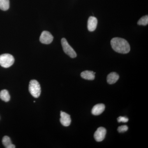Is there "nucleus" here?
<instances>
[{
	"mask_svg": "<svg viewBox=\"0 0 148 148\" xmlns=\"http://www.w3.org/2000/svg\"><path fill=\"white\" fill-rule=\"evenodd\" d=\"M112 48L118 53H127L130 51L129 44L124 39L120 38H113L111 41Z\"/></svg>",
	"mask_w": 148,
	"mask_h": 148,
	"instance_id": "obj_1",
	"label": "nucleus"
},
{
	"mask_svg": "<svg viewBox=\"0 0 148 148\" xmlns=\"http://www.w3.org/2000/svg\"><path fill=\"white\" fill-rule=\"evenodd\" d=\"M29 91L35 98H38L41 93L40 86L36 80H32L29 83Z\"/></svg>",
	"mask_w": 148,
	"mask_h": 148,
	"instance_id": "obj_2",
	"label": "nucleus"
},
{
	"mask_svg": "<svg viewBox=\"0 0 148 148\" xmlns=\"http://www.w3.org/2000/svg\"><path fill=\"white\" fill-rule=\"evenodd\" d=\"M14 58L9 53H4L0 55V65L4 68H8L13 65Z\"/></svg>",
	"mask_w": 148,
	"mask_h": 148,
	"instance_id": "obj_3",
	"label": "nucleus"
},
{
	"mask_svg": "<svg viewBox=\"0 0 148 148\" xmlns=\"http://www.w3.org/2000/svg\"><path fill=\"white\" fill-rule=\"evenodd\" d=\"M61 42L64 52L71 58H75L77 56V53L69 45L66 39L65 38H62L61 39Z\"/></svg>",
	"mask_w": 148,
	"mask_h": 148,
	"instance_id": "obj_4",
	"label": "nucleus"
},
{
	"mask_svg": "<svg viewBox=\"0 0 148 148\" xmlns=\"http://www.w3.org/2000/svg\"><path fill=\"white\" fill-rule=\"evenodd\" d=\"M53 37L50 32L44 31L40 38V42L45 44H49L53 41Z\"/></svg>",
	"mask_w": 148,
	"mask_h": 148,
	"instance_id": "obj_5",
	"label": "nucleus"
},
{
	"mask_svg": "<svg viewBox=\"0 0 148 148\" xmlns=\"http://www.w3.org/2000/svg\"><path fill=\"white\" fill-rule=\"evenodd\" d=\"M106 130L104 127H101L98 128L94 135V138L97 142H100L105 139L106 134Z\"/></svg>",
	"mask_w": 148,
	"mask_h": 148,
	"instance_id": "obj_6",
	"label": "nucleus"
},
{
	"mask_svg": "<svg viewBox=\"0 0 148 148\" xmlns=\"http://www.w3.org/2000/svg\"><path fill=\"white\" fill-rule=\"evenodd\" d=\"M60 116H61L60 122L61 124L66 127L69 126L71 122V119L70 115L65 112L61 111Z\"/></svg>",
	"mask_w": 148,
	"mask_h": 148,
	"instance_id": "obj_7",
	"label": "nucleus"
},
{
	"mask_svg": "<svg viewBox=\"0 0 148 148\" xmlns=\"http://www.w3.org/2000/svg\"><path fill=\"white\" fill-rule=\"evenodd\" d=\"M98 24V20L96 17L90 16L88 21L87 27L89 32H92L95 31Z\"/></svg>",
	"mask_w": 148,
	"mask_h": 148,
	"instance_id": "obj_8",
	"label": "nucleus"
},
{
	"mask_svg": "<svg viewBox=\"0 0 148 148\" xmlns=\"http://www.w3.org/2000/svg\"><path fill=\"white\" fill-rule=\"evenodd\" d=\"M105 109V106L104 104H97L92 108L91 112L94 115H99L104 112Z\"/></svg>",
	"mask_w": 148,
	"mask_h": 148,
	"instance_id": "obj_9",
	"label": "nucleus"
},
{
	"mask_svg": "<svg viewBox=\"0 0 148 148\" xmlns=\"http://www.w3.org/2000/svg\"><path fill=\"white\" fill-rule=\"evenodd\" d=\"M119 78L118 74L115 72H112L108 75L107 77V82L109 84H114L118 80Z\"/></svg>",
	"mask_w": 148,
	"mask_h": 148,
	"instance_id": "obj_10",
	"label": "nucleus"
},
{
	"mask_svg": "<svg viewBox=\"0 0 148 148\" xmlns=\"http://www.w3.org/2000/svg\"><path fill=\"white\" fill-rule=\"evenodd\" d=\"M95 73L92 71H85L81 73V76L84 79L92 80L95 79Z\"/></svg>",
	"mask_w": 148,
	"mask_h": 148,
	"instance_id": "obj_11",
	"label": "nucleus"
},
{
	"mask_svg": "<svg viewBox=\"0 0 148 148\" xmlns=\"http://www.w3.org/2000/svg\"><path fill=\"white\" fill-rule=\"evenodd\" d=\"M3 145L6 148H15V147L12 143L10 138L8 136H5L2 140Z\"/></svg>",
	"mask_w": 148,
	"mask_h": 148,
	"instance_id": "obj_12",
	"label": "nucleus"
},
{
	"mask_svg": "<svg viewBox=\"0 0 148 148\" xmlns=\"http://www.w3.org/2000/svg\"><path fill=\"white\" fill-rule=\"evenodd\" d=\"M0 98L5 102H8L10 99V96L8 91L6 90H2L0 92Z\"/></svg>",
	"mask_w": 148,
	"mask_h": 148,
	"instance_id": "obj_13",
	"label": "nucleus"
},
{
	"mask_svg": "<svg viewBox=\"0 0 148 148\" xmlns=\"http://www.w3.org/2000/svg\"><path fill=\"white\" fill-rule=\"evenodd\" d=\"M9 0H0V9L1 10H8L9 8Z\"/></svg>",
	"mask_w": 148,
	"mask_h": 148,
	"instance_id": "obj_14",
	"label": "nucleus"
},
{
	"mask_svg": "<svg viewBox=\"0 0 148 148\" xmlns=\"http://www.w3.org/2000/svg\"><path fill=\"white\" fill-rule=\"evenodd\" d=\"M148 24V16L146 15L143 16L140 20L138 21V24L139 25H143V26H146Z\"/></svg>",
	"mask_w": 148,
	"mask_h": 148,
	"instance_id": "obj_15",
	"label": "nucleus"
},
{
	"mask_svg": "<svg viewBox=\"0 0 148 148\" xmlns=\"http://www.w3.org/2000/svg\"><path fill=\"white\" fill-rule=\"evenodd\" d=\"M127 130H128V127L126 125H122L118 128V131L120 133L126 132Z\"/></svg>",
	"mask_w": 148,
	"mask_h": 148,
	"instance_id": "obj_16",
	"label": "nucleus"
},
{
	"mask_svg": "<svg viewBox=\"0 0 148 148\" xmlns=\"http://www.w3.org/2000/svg\"><path fill=\"white\" fill-rule=\"evenodd\" d=\"M118 122L119 123H126L128 121V119L124 116H119L117 119Z\"/></svg>",
	"mask_w": 148,
	"mask_h": 148,
	"instance_id": "obj_17",
	"label": "nucleus"
}]
</instances>
